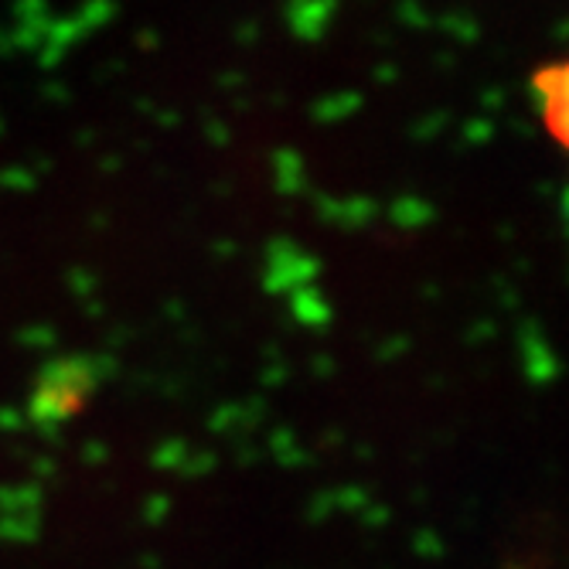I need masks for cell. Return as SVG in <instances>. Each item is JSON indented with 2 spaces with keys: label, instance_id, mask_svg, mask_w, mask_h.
<instances>
[{
  "label": "cell",
  "instance_id": "cell-1",
  "mask_svg": "<svg viewBox=\"0 0 569 569\" xmlns=\"http://www.w3.org/2000/svg\"><path fill=\"white\" fill-rule=\"evenodd\" d=\"M528 92L543 134L569 161V52L549 58L546 66L535 69Z\"/></svg>",
  "mask_w": 569,
  "mask_h": 569
}]
</instances>
